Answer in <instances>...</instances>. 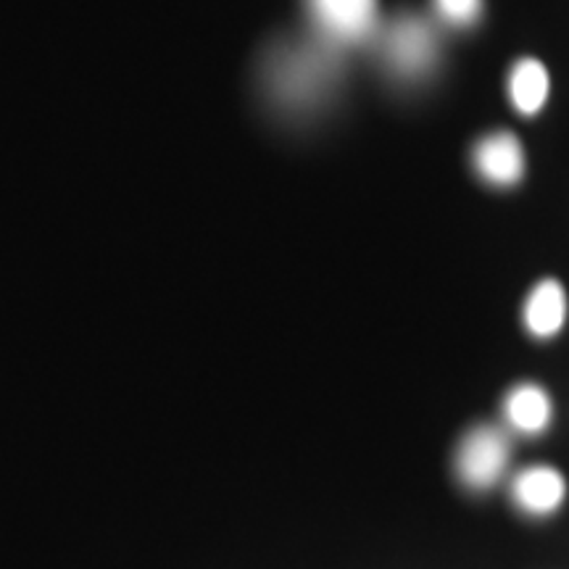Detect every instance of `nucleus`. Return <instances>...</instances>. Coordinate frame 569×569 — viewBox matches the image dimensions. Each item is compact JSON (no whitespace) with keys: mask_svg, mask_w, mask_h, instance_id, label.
Wrapping results in <instances>:
<instances>
[{"mask_svg":"<svg viewBox=\"0 0 569 569\" xmlns=\"http://www.w3.org/2000/svg\"><path fill=\"white\" fill-rule=\"evenodd\" d=\"M507 438L496 430V427H478L469 432L465 443H461L457 453V469L459 478L467 482L469 488H488L501 478L503 467H507Z\"/></svg>","mask_w":569,"mask_h":569,"instance_id":"nucleus-1","label":"nucleus"},{"mask_svg":"<svg viewBox=\"0 0 569 569\" xmlns=\"http://www.w3.org/2000/svg\"><path fill=\"white\" fill-rule=\"evenodd\" d=\"M309 3L330 40L359 42L372 32L377 0H309Z\"/></svg>","mask_w":569,"mask_h":569,"instance_id":"nucleus-2","label":"nucleus"},{"mask_svg":"<svg viewBox=\"0 0 569 569\" xmlns=\"http://www.w3.org/2000/svg\"><path fill=\"white\" fill-rule=\"evenodd\" d=\"M475 169L490 184H517L525 174V153L519 146L517 134L496 132L490 138L480 140L475 148Z\"/></svg>","mask_w":569,"mask_h":569,"instance_id":"nucleus-3","label":"nucleus"},{"mask_svg":"<svg viewBox=\"0 0 569 569\" xmlns=\"http://www.w3.org/2000/svg\"><path fill=\"white\" fill-rule=\"evenodd\" d=\"M388 59L403 74L425 71L427 63L432 61V32L422 21H398L388 38Z\"/></svg>","mask_w":569,"mask_h":569,"instance_id":"nucleus-4","label":"nucleus"},{"mask_svg":"<svg viewBox=\"0 0 569 569\" xmlns=\"http://www.w3.org/2000/svg\"><path fill=\"white\" fill-rule=\"evenodd\" d=\"M515 498L525 511L549 515L565 498V478L551 467H530L517 475Z\"/></svg>","mask_w":569,"mask_h":569,"instance_id":"nucleus-5","label":"nucleus"},{"mask_svg":"<svg viewBox=\"0 0 569 569\" xmlns=\"http://www.w3.org/2000/svg\"><path fill=\"white\" fill-rule=\"evenodd\" d=\"M567 317V296L557 280H543L532 288L525 303V325L532 336L551 338L557 336Z\"/></svg>","mask_w":569,"mask_h":569,"instance_id":"nucleus-6","label":"nucleus"},{"mask_svg":"<svg viewBox=\"0 0 569 569\" xmlns=\"http://www.w3.org/2000/svg\"><path fill=\"white\" fill-rule=\"evenodd\" d=\"M509 96L522 117H536L549 98V71L538 59H522L509 74Z\"/></svg>","mask_w":569,"mask_h":569,"instance_id":"nucleus-7","label":"nucleus"},{"mask_svg":"<svg viewBox=\"0 0 569 569\" xmlns=\"http://www.w3.org/2000/svg\"><path fill=\"white\" fill-rule=\"evenodd\" d=\"M509 422L522 432H540L549 425L551 403L549 396L538 386H519L511 390L507 401Z\"/></svg>","mask_w":569,"mask_h":569,"instance_id":"nucleus-8","label":"nucleus"},{"mask_svg":"<svg viewBox=\"0 0 569 569\" xmlns=\"http://www.w3.org/2000/svg\"><path fill=\"white\" fill-rule=\"evenodd\" d=\"M436 9L448 24L467 27L472 21H478L482 0H436Z\"/></svg>","mask_w":569,"mask_h":569,"instance_id":"nucleus-9","label":"nucleus"}]
</instances>
